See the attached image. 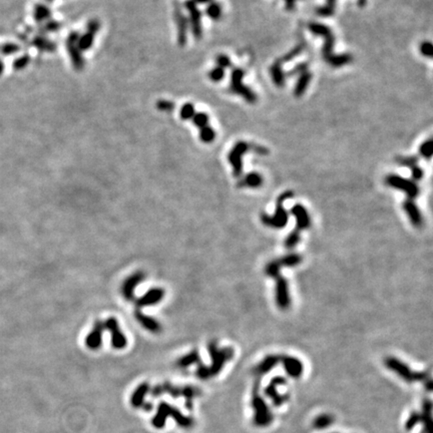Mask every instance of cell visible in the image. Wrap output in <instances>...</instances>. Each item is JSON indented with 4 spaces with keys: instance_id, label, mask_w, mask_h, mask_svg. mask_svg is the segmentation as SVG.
I'll list each match as a JSON object with an SVG mask.
<instances>
[{
    "instance_id": "obj_29",
    "label": "cell",
    "mask_w": 433,
    "mask_h": 433,
    "mask_svg": "<svg viewBox=\"0 0 433 433\" xmlns=\"http://www.w3.org/2000/svg\"><path fill=\"white\" fill-rule=\"evenodd\" d=\"M311 80H312V73L309 70H307L299 75L298 82H297L295 89H294V96L296 97H301L306 93V91L311 83Z\"/></svg>"
},
{
    "instance_id": "obj_20",
    "label": "cell",
    "mask_w": 433,
    "mask_h": 433,
    "mask_svg": "<svg viewBox=\"0 0 433 433\" xmlns=\"http://www.w3.org/2000/svg\"><path fill=\"white\" fill-rule=\"evenodd\" d=\"M291 214L296 219V230L301 232L303 230H307L311 226V219L308 211L301 204H297L292 207Z\"/></svg>"
},
{
    "instance_id": "obj_44",
    "label": "cell",
    "mask_w": 433,
    "mask_h": 433,
    "mask_svg": "<svg viewBox=\"0 0 433 433\" xmlns=\"http://www.w3.org/2000/svg\"><path fill=\"white\" fill-rule=\"evenodd\" d=\"M421 421V416H420V413H418V412H416V411H414V412H412L410 415H409V417H408V419L406 420V422H405V429L406 430H411V429H413L419 422Z\"/></svg>"
},
{
    "instance_id": "obj_24",
    "label": "cell",
    "mask_w": 433,
    "mask_h": 433,
    "mask_svg": "<svg viewBox=\"0 0 433 433\" xmlns=\"http://www.w3.org/2000/svg\"><path fill=\"white\" fill-rule=\"evenodd\" d=\"M66 48L73 67L76 70H82L85 67V58L82 51L78 49L75 44L66 43Z\"/></svg>"
},
{
    "instance_id": "obj_30",
    "label": "cell",
    "mask_w": 433,
    "mask_h": 433,
    "mask_svg": "<svg viewBox=\"0 0 433 433\" xmlns=\"http://www.w3.org/2000/svg\"><path fill=\"white\" fill-rule=\"evenodd\" d=\"M200 363H201V357L198 350H192L190 353H188L187 355L182 356L177 361L176 364L179 368H188L192 364H200Z\"/></svg>"
},
{
    "instance_id": "obj_28",
    "label": "cell",
    "mask_w": 433,
    "mask_h": 433,
    "mask_svg": "<svg viewBox=\"0 0 433 433\" xmlns=\"http://www.w3.org/2000/svg\"><path fill=\"white\" fill-rule=\"evenodd\" d=\"M263 185V178L259 173H249L238 182V188L257 189Z\"/></svg>"
},
{
    "instance_id": "obj_36",
    "label": "cell",
    "mask_w": 433,
    "mask_h": 433,
    "mask_svg": "<svg viewBox=\"0 0 433 433\" xmlns=\"http://www.w3.org/2000/svg\"><path fill=\"white\" fill-rule=\"evenodd\" d=\"M300 240H301V232L295 229L287 236V238L285 240V247L290 250L294 249L299 244Z\"/></svg>"
},
{
    "instance_id": "obj_22",
    "label": "cell",
    "mask_w": 433,
    "mask_h": 433,
    "mask_svg": "<svg viewBox=\"0 0 433 433\" xmlns=\"http://www.w3.org/2000/svg\"><path fill=\"white\" fill-rule=\"evenodd\" d=\"M281 355H268L266 356L254 369V374L260 378L261 376L269 373L274 367H276L280 363Z\"/></svg>"
},
{
    "instance_id": "obj_46",
    "label": "cell",
    "mask_w": 433,
    "mask_h": 433,
    "mask_svg": "<svg viewBox=\"0 0 433 433\" xmlns=\"http://www.w3.org/2000/svg\"><path fill=\"white\" fill-rule=\"evenodd\" d=\"M18 51H19V47L12 43H7L0 47V52H1L3 55H11Z\"/></svg>"
},
{
    "instance_id": "obj_6",
    "label": "cell",
    "mask_w": 433,
    "mask_h": 433,
    "mask_svg": "<svg viewBox=\"0 0 433 433\" xmlns=\"http://www.w3.org/2000/svg\"><path fill=\"white\" fill-rule=\"evenodd\" d=\"M384 364L389 370L395 372L400 378L409 383L416 381H425L429 377L425 372H414L405 363L395 357L385 358Z\"/></svg>"
},
{
    "instance_id": "obj_14",
    "label": "cell",
    "mask_w": 433,
    "mask_h": 433,
    "mask_svg": "<svg viewBox=\"0 0 433 433\" xmlns=\"http://www.w3.org/2000/svg\"><path fill=\"white\" fill-rule=\"evenodd\" d=\"M174 18L178 29V44L181 47H185L188 39L189 20L184 14L183 8L178 2H175L174 5Z\"/></svg>"
},
{
    "instance_id": "obj_4",
    "label": "cell",
    "mask_w": 433,
    "mask_h": 433,
    "mask_svg": "<svg viewBox=\"0 0 433 433\" xmlns=\"http://www.w3.org/2000/svg\"><path fill=\"white\" fill-rule=\"evenodd\" d=\"M294 196V192L292 191H286L283 193H281L276 202V212L273 216L267 215V214H261V221L262 223L270 228L273 229H283L287 226L289 215L288 212L284 208V202L292 199Z\"/></svg>"
},
{
    "instance_id": "obj_59",
    "label": "cell",
    "mask_w": 433,
    "mask_h": 433,
    "mask_svg": "<svg viewBox=\"0 0 433 433\" xmlns=\"http://www.w3.org/2000/svg\"><path fill=\"white\" fill-rule=\"evenodd\" d=\"M366 3H367V0H358V5H359L360 7L365 6Z\"/></svg>"
},
{
    "instance_id": "obj_31",
    "label": "cell",
    "mask_w": 433,
    "mask_h": 433,
    "mask_svg": "<svg viewBox=\"0 0 433 433\" xmlns=\"http://www.w3.org/2000/svg\"><path fill=\"white\" fill-rule=\"evenodd\" d=\"M32 45L41 51L44 52H53L56 49V46L53 42L49 41L46 36L39 35L34 37L32 41Z\"/></svg>"
},
{
    "instance_id": "obj_50",
    "label": "cell",
    "mask_w": 433,
    "mask_h": 433,
    "mask_svg": "<svg viewBox=\"0 0 433 433\" xmlns=\"http://www.w3.org/2000/svg\"><path fill=\"white\" fill-rule=\"evenodd\" d=\"M309 68V64L307 62H303L300 64H297L292 70H290L288 73H286V76H294L297 74H302L303 72L307 71Z\"/></svg>"
},
{
    "instance_id": "obj_9",
    "label": "cell",
    "mask_w": 433,
    "mask_h": 433,
    "mask_svg": "<svg viewBox=\"0 0 433 433\" xmlns=\"http://www.w3.org/2000/svg\"><path fill=\"white\" fill-rule=\"evenodd\" d=\"M252 149V144L244 141L236 143L234 147L230 150L228 160L233 168V175L236 178H240L243 174V156Z\"/></svg>"
},
{
    "instance_id": "obj_3",
    "label": "cell",
    "mask_w": 433,
    "mask_h": 433,
    "mask_svg": "<svg viewBox=\"0 0 433 433\" xmlns=\"http://www.w3.org/2000/svg\"><path fill=\"white\" fill-rule=\"evenodd\" d=\"M169 416H172V418H174V420L179 424V426L183 428H191L194 423L192 418L185 416L178 408H175L174 406L166 402H162L159 406H157L156 414L151 420L152 426L157 429L163 428Z\"/></svg>"
},
{
    "instance_id": "obj_58",
    "label": "cell",
    "mask_w": 433,
    "mask_h": 433,
    "mask_svg": "<svg viewBox=\"0 0 433 433\" xmlns=\"http://www.w3.org/2000/svg\"><path fill=\"white\" fill-rule=\"evenodd\" d=\"M3 70H4V63H3L2 59L0 58V75L3 73Z\"/></svg>"
},
{
    "instance_id": "obj_18",
    "label": "cell",
    "mask_w": 433,
    "mask_h": 433,
    "mask_svg": "<svg viewBox=\"0 0 433 433\" xmlns=\"http://www.w3.org/2000/svg\"><path fill=\"white\" fill-rule=\"evenodd\" d=\"M104 331L103 321L96 320L92 331L86 337V346L90 350H97L102 344V333Z\"/></svg>"
},
{
    "instance_id": "obj_49",
    "label": "cell",
    "mask_w": 433,
    "mask_h": 433,
    "mask_svg": "<svg viewBox=\"0 0 433 433\" xmlns=\"http://www.w3.org/2000/svg\"><path fill=\"white\" fill-rule=\"evenodd\" d=\"M216 62L218 64V66L223 68V69L230 68L232 66V61H231L230 57L226 54H219L216 57Z\"/></svg>"
},
{
    "instance_id": "obj_2",
    "label": "cell",
    "mask_w": 433,
    "mask_h": 433,
    "mask_svg": "<svg viewBox=\"0 0 433 433\" xmlns=\"http://www.w3.org/2000/svg\"><path fill=\"white\" fill-rule=\"evenodd\" d=\"M208 351L212 359L211 366H206L200 363L195 372L196 376L203 380L218 375L222 371L225 364L234 357V350L232 348L227 347L220 349L218 347V343L214 340L209 342Z\"/></svg>"
},
{
    "instance_id": "obj_52",
    "label": "cell",
    "mask_w": 433,
    "mask_h": 433,
    "mask_svg": "<svg viewBox=\"0 0 433 433\" xmlns=\"http://www.w3.org/2000/svg\"><path fill=\"white\" fill-rule=\"evenodd\" d=\"M420 51H421V53H422L424 56H426V57H428V58H431L432 55H433V47H432V44L429 43V42H425V43H423V44L421 45V47H420Z\"/></svg>"
},
{
    "instance_id": "obj_53",
    "label": "cell",
    "mask_w": 433,
    "mask_h": 433,
    "mask_svg": "<svg viewBox=\"0 0 433 433\" xmlns=\"http://www.w3.org/2000/svg\"><path fill=\"white\" fill-rule=\"evenodd\" d=\"M410 170H411V176H412V179H413L414 181H420V180L423 178L424 172H423L422 169L419 168L418 166H415V167L411 168Z\"/></svg>"
},
{
    "instance_id": "obj_15",
    "label": "cell",
    "mask_w": 433,
    "mask_h": 433,
    "mask_svg": "<svg viewBox=\"0 0 433 433\" xmlns=\"http://www.w3.org/2000/svg\"><path fill=\"white\" fill-rule=\"evenodd\" d=\"M144 279L145 274L143 271H137L125 279L121 287V292L127 301L135 300V290Z\"/></svg>"
},
{
    "instance_id": "obj_26",
    "label": "cell",
    "mask_w": 433,
    "mask_h": 433,
    "mask_svg": "<svg viewBox=\"0 0 433 433\" xmlns=\"http://www.w3.org/2000/svg\"><path fill=\"white\" fill-rule=\"evenodd\" d=\"M270 74L273 83L278 88H283L286 83V73L283 71L282 63L279 59L275 61L270 67Z\"/></svg>"
},
{
    "instance_id": "obj_25",
    "label": "cell",
    "mask_w": 433,
    "mask_h": 433,
    "mask_svg": "<svg viewBox=\"0 0 433 433\" xmlns=\"http://www.w3.org/2000/svg\"><path fill=\"white\" fill-rule=\"evenodd\" d=\"M149 391V384L147 382L141 383L133 392L131 397V404L135 408L142 407L144 403V397Z\"/></svg>"
},
{
    "instance_id": "obj_19",
    "label": "cell",
    "mask_w": 433,
    "mask_h": 433,
    "mask_svg": "<svg viewBox=\"0 0 433 433\" xmlns=\"http://www.w3.org/2000/svg\"><path fill=\"white\" fill-rule=\"evenodd\" d=\"M280 362L283 364L286 373L290 377L297 379L300 378L301 375L303 374L304 367L302 362L298 358L288 355H281Z\"/></svg>"
},
{
    "instance_id": "obj_5",
    "label": "cell",
    "mask_w": 433,
    "mask_h": 433,
    "mask_svg": "<svg viewBox=\"0 0 433 433\" xmlns=\"http://www.w3.org/2000/svg\"><path fill=\"white\" fill-rule=\"evenodd\" d=\"M259 389H260V380L256 381L253 389V395H252V407L254 409L253 422L258 427H266L272 423V421L274 420V415L271 413L267 403L261 397Z\"/></svg>"
},
{
    "instance_id": "obj_17",
    "label": "cell",
    "mask_w": 433,
    "mask_h": 433,
    "mask_svg": "<svg viewBox=\"0 0 433 433\" xmlns=\"http://www.w3.org/2000/svg\"><path fill=\"white\" fill-rule=\"evenodd\" d=\"M164 297H165V290L163 288H159V287L151 288L144 295L135 300L136 307L138 309H141L144 307L154 306L162 302Z\"/></svg>"
},
{
    "instance_id": "obj_13",
    "label": "cell",
    "mask_w": 433,
    "mask_h": 433,
    "mask_svg": "<svg viewBox=\"0 0 433 433\" xmlns=\"http://www.w3.org/2000/svg\"><path fill=\"white\" fill-rule=\"evenodd\" d=\"M286 379L282 376H275L270 383L268 384V386L265 388V395L267 397H269L272 400V403L276 406L279 407L281 405H283L287 400H288V395H281L277 391V387L279 385H284L286 384Z\"/></svg>"
},
{
    "instance_id": "obj_47",
    "label": "cell",
    "mask_w": 433,
    "mask_h": 433,
    "mask_svg": "<svg viewBox=\"0 0 433 433\" xmlns=\"http://www.w3.org/2000/svg\"><path fill=\"white\" fill-rule=\"evenodd\" d=\"M156 108L161 111L171 112L175 108V103L168 99H160L156 101Z\"/></svg>"
},
{
    "instance_id": "obj_21",
    "label": "cell",
    "mask_w": 433,
    "mask_h": 433,
    "mask_svg": "<svg viewBox=\"0 0 433 433\" xmlns=\"http://www.w3.org/2000/svg\"><path fill=\"white\" fill-rule=\"evenodd\" d=\"M135 318L148 332L153 334L162 332V324L155 318L147 316V315L142 313L140 310L135 311Z\"/></svg>"
},
{
    "instance_id": "obj_60",
    "label": "cell",
    "mask_w": 433,
    "mask_h": 433,
    "mask_svg": "<svg viewBox=\"0 0 433 433\" xmlns=\"http://www.w3.org/2000/svg\"><path fill=\"white\" fill-rule=\"evenodd\" d=\"M47 1H48V2H52V1H53V0H47Z\"/></svg>"
},
{
    "instance_id": "obj_55",
    "label": "cell",
    "mask_w": 433,
    "mask_h": 433,
    "mask_svg": "<svg viewBox=\"0 0 433 433\" xmlns=\"http://www.w3.org/2000/svg\"><path fill=\"white\" fill-rule=\"evenodd\" d=\"M298 1V0H285V3H286V9L287 10H289V11H292V10H294V8H295V5H296V2Z\"/></svg>"
},
{
    "instance_id": "obj_40",
    "label": "cell",
    "mask_w": 433,
    "mask_h": 433,
    "mask_svg": "<svg viewBox=\"0 0 433 433\" xmlns=\"http://www.w3.org/2000/svg\"><path fill=\"white\" fill-rule=\"evenodd\" d=\"M209 121H210V117L205 112H198V113L195 112L192 119V122L193 123V125L195 127H198L199 129H202V128L208 126Z\"/></svg>"
},
{
    "instance_id": "obj_38",
    "label": "cell",
    "mask_w": 433,
    "mask_h": 433,
    "mask_svg": "<svg viewBox=\"0 0 433 433\" xmlns=\"http://www.w3.org/2000/svg\"><path fill=\"white\" fill-rule=\"evenodd\" d=\"M304 50V45L300 44L298 46H296L293 49H291L288 53H286L284 56L278 58L280 60V62L283 64L284 62H289L292 61L293 59H295L297 56H299Z\"/></svg>"
},
{
    "instance_id": "obj_51",
    "label": "cell",
    "mask_w": 433,
    "mask_h": 433,
    "mask_svg": "<svg viewBox=\"0 0 433 433\" xmlns=\"http://www.w3.org/2000/svg\"><path fill=\"white\" fill-rule=\"evenodd\" d=\"M100 29V22L97 19H92L87 24V32H90L94 35H96Z\"/></svg>"
},
{
    "instance_id": "obj_8",
    "label": "cell",
    "mask_w": 433,
    "mask_h": 433,
    "mask_svg": "<svg viewBox=\"0 0 433 433\" xmlns=\"http://www.w3.org/2000/svg\"><path fill=\"white\" fill-rule=\"evenodd\" d=\"M303 261V258L300 254L291 253L285 255L276 260L269 262L265 267V275L271 278H277L280 275V270L282 268H291L298 266Z\"/></svg>"
},
{
    "instance_id": "obj_23",
    "label": "cell",
    "mask_w": 433,
    "mask_h": 433,
    "mask_svg": "<svg viewBox=\"0 0 433 433\" xmlns=\"http://www.w3.org/2000/svg\"><path fill=\"white\" fill-rule=\"evenodd\" d=\"M403 210L405 211L408 219L410 220L411 224L415 228H421L423 225V218L421 215V212L419 211L416 204L413 202V200L407 199L403 203Z\"/></svg>"
},
{
    "instance_id": "obj_39",
    "label": "cell",
    "mask_w": 433,
    "mask_h": 433,
    "mask_svg": "<svg viewBox=\"0 0 433 433\" xmlns=\"http://www.w3.org/2000/svg\"><path fill=\"white\" fill-rule=\"evenodd\" d=\"M200 139L203 143L206 144H210L212 142H214V140L216 139V132L214 131V129L210 126H206L202 129H200Z\"/></svg>"
},
{
    "instance_id": "obj_35",
    "label": "cell",
    "mask_w": 433,
    "mask_h": 433,
    "mask_svg": "<svg viewBox=\"0 0 433 433\" xmlns=\"http://www.w3.org/2000/svg\"><path fill=\"white\" fill-rule=\"evenodd\" d=\"M206 14L213 20H219L223 14L221 4L212 1L211 3H209L208 7L206 8Z\"/></svg>"
},
{
    "instance_id": "obj_45",
    "label": "cell",
    "mask_w": 433,
    "mask_h": 433,
    "mask_svg": "<svg viewBox=\"0 0 433 433\" xmlns=\"http://www.w3.org/2000/svg\"><path fill=\"white\" fill-rule=\"evenodd\" d=\"M29 62H30V57L28 54L21 55V56L14 59L13 68L16 70H21V69L25 68L29 64Z\"/></svg>"
},
{
    "instance_id": "obj_48",
    "label": "cell",
    "mask_w": 433,
    "mask_h": 433,
    "mask_svg": "<svg viewBox=\"0 0 433 433\" xmlns=\"http://www.w3.org/2000/svg\"><path fill=\"white\" fill-rule=\"evenodd\" d=\"M61 27V24L58 21L55 20H48L44 26H43V31L44 33H48V32H56L57 30H59Z\"/></svg>"
},
{
    "instance_id": "obj_42",
    "label": "cell",
    "mask_w": 433,
    "mask_h": 433,
    "mask_svg": "<svg viewBox=\"0 0 433 433\" xmlns=\"http://www.w3.org/2000/svg\"><path fill=\"white\" fill-rule=\"evenodd\" d=\"M432 151H433V144H432V141L428 140L426 142H424L420 147H419V153L422 157L426 160H430L432 156Z\"/></svg>"
},
{
    "instance_id": "obj_7",
    "label": "cell",
    "mask_w": 433,
    "mask_h": 433,
    "mask_svg": "<svg viewBox=\"0 0 433 433\" xmlns=\"http://www.w3.org/2000/svg\"><path fill=\"white\" fill-rule=\"evenodd\" d=\"M245 76V70L242 68H233L231 72V91L242 96L246 101L250 103H255L257 101L256 94L247 86L243 84V78Z\"/></svg>"
},
{
    "instance_id": "obj_11",
    "label": "cell",
    "mask_w": 433,
    "mask_h": 433,
    "mask_svg": "<svg viewBox=\"0 0 433 433\" xmlns=\"http://www.w3.org/2000/svg\"><path fill=\"white\" fill-rule=\"evenodd\" d=\"M185 8L189 12V27H191L192 34L195 39H201L203 36V27H202V12L196 6L193 0H187L184 3Z\"/></svg>"
},
{
    "instance_id": "obj_33",
    "label": "cell",
    "mask_w": 433,
    "mask_h": 433,
    "mask_svg": "<svg viewBox=\"0 0 433 433\" xmlns=\"http://www.w3.org/2000/svg\"><path fill=\"white\" fill-rule=\"evenodd\" d=\"M94 43H95V35L90 32H86L78 38L76 47L83 52V51L90 50L93 48Z\"/></svg>"
},
{
    "instance_id": "obj_57",
    "label": "cell",
    "mask_w": 433,
    "mask_h": 433,
    "mask_svg": "<svg viewBox=\"0 0 433 433\" xmlns=\"http://www.w3.org/2000/svg\"><path fill=\"white\" fill-rule=\"evenodd\" d=\"M142 407H144V409L145 411H150V410L152 409V404H151V403H147V402H144V405H143Z\"/></svg>"
},
{
    "instance_id": "obj_37",
    "label": "cell",
    "mask_w": 433,
    "mask_h": 433,
    "mask_svg": "<svg viewBox=\"0 0 433 433\" xmlns=\"http://www.w3.org/2000/svg\"><path fill=\"white\" fill-rule=\"evenodd\" d=\"M419 161V157L416 155H410V156H398L396 157L395 162L401 166V167H406V168H413L415 166H417Z\"/></svg>"
},
{
    "instance_id": "obj_27",
    "label": "cell",
    "mask_w": 433,
    "mask_h": 433,
    "mask_svg": "<svg viewBox=\"0 0 433 433\" xmlns=\"http://www.w3.org/2000/svg\"><path fill=\"white\" fill-rule=\"evenodd\" d=\"M424 432H432V402L430 399H425L422 404V412L420 413Z\"/></svg>"
},
{
    "instance_id": "obj_12",
    "label": "cell",
    "mask_w": 433,
    "mask_h": 433,
    "mask_svg": "<svg viewBox=\"0 0 433 433\" xmlns=\"http://www.w3.org/2000/svg\"><path fill=\"white\" fill-rule=\"evenodd\" d=\"M104 330H107L110 333L111 338V346L116 350L125 349L128 345V340L126 335L122 332L119 322L116 318L109 317L105 321H103Z\"/></svg>"
},
{
    "instance_id": "obj_10",
    "label": "cell",
    "mask_w": 433,
    "mask_h": 433,
    "mask_svg": "<svg viewBox=\"0 0 433 433\" xmlns=\"http://www.w3.org/2000/svg\"><path fill=\"white\" fill-rule=\"evenodd\" d=\"M385 184L390 188L404 192L409 200H414L419 195L420 190L418 185H416L415 182L402 178L398 175H388L385 178Z\"/></svg>"
},
{
    "instance_id": "obj_54",
    "label": "cell",
    "mask_w": 433,
    "mask_h": 433,
    "mask_svg": "<svg viewBox=\"0 0 433 433\" xmlns=\"http://www.w3.org/2000/svg\"><path fill=\"white\" fill-rule=\"evenodd\" d=\"M80 36H81V34L78 33L77 31H72L69 35H68V37H67V41H66V43H70V44H77V41H78V38H80Z\"/></svg>"
},
{
    "instance_id": "obj_16",
    "label": "cell",
    "mask_w": 433,
    "mask_h": 433,
    "mask_svg": "<svg viewBox=\"0 0 433 433\" xmlns=\"http://www.w3.org/2000/svg\"><path fill=\"white\" fill-rule=\"evenodd\" d=\"M276 279V303L281 310H287L291 305L288 281L279 275Z\"/></svg>"
},
{
    "instance_id": "obj_41",
    "label": "cell",
    "mask_w": 433,
    "mask_h": 433,
    "mask_svg": "<svg viewBox=\"0 0 433 433\" xmlns=\"http://www.w3.org/2000/svg\"><path fill=\"white\" fill-rule=\"evenodd\" d=\"M194 113H195L194 106H193L192 103H190V102L185 103V104L182 106L181 111H180V115H181V117H182V119H183L184 121L192 120V116L194 115Z\"/></svg>"
},
{
    "instance_id": "obj_32",
    "label": "cell",
    "mask_w": 433,
    "mask_h": 433,
    "mask_svg": "<svg viewBox=\"0 0 433 433\" xmlns=\"http://www.w3.org/2000/svg\"><path fill=\"white\" fill-rule=\"evenodd\" d=\"M50 16H51V11H50V9L47 5H45V4H36L34 6L33 17H34V19L37 22L42 23L44 21H47V20H48L50 18Z\"/></svg>"
},
{
    "instance_id": "obj_34",
    "label": "cell",
    "mask_w": 433,
    "mask_h": 433,
    "mask_svg": "<svg viewBox=\"0 0 433 433\" xmlns=\"http://www.w3.org/2000/svg\"><path fill=\"white\" fill-rule=\"evenodd\" d=\"M334 422V417L330 414H321L315 418L313 421V426L316 429H325Z\"/></svg>"
},
{
    "instance_id": "obj_1",
    "label": "cell",
    "mask_w": 433,
    "mask_h": 433,
    "mask_svg": "<svg viewBox=\"0 0 433 433\" xmlns=\"http://www.w3.org/2000/svg\"><path fill=\"white\" fill-rule=\"evenodd\" d=\"M308 28L314 35L321 36L325 39L324 47L322 49L323 58L327 63H329L333 67H341L352 61V56L348 53L345 54H334L333 48L335 45V36L330 27L318 23V22H311L308 24Z\"/></svg>"
},
{
    "instance_id": "obj_56",
    "label": "cell",
    "mask_w": 433,
    "mask_h": 433,
    "mask_svg": "<svg viewBox=\"0 0 433 433\" xmlns=\"http://www.w3.org/2000/svg\"><path fill=\"white\" fill-rule=\"evenodd\" d=\"M195 2V4H207V3H211L213 0H193Z\"/></svg>"
},
{
    "instance_id": "obj_43",
    "label": "cell",
    "mask_w": 433,
    "mask_h": 433,
    "mask_svg": "<svg viewBox=\"0 0 433 433\" xmlns=\"http://www.w3.org/2000/svg\"><path fill=\"white\" fill-rule=\"evenodd\" d=\"M209 77L212 82L220 83L223 81V78L225 77V69H223L219 66H216L215 68H213L209 72Z\"/></svg>"
}]
</instances>
